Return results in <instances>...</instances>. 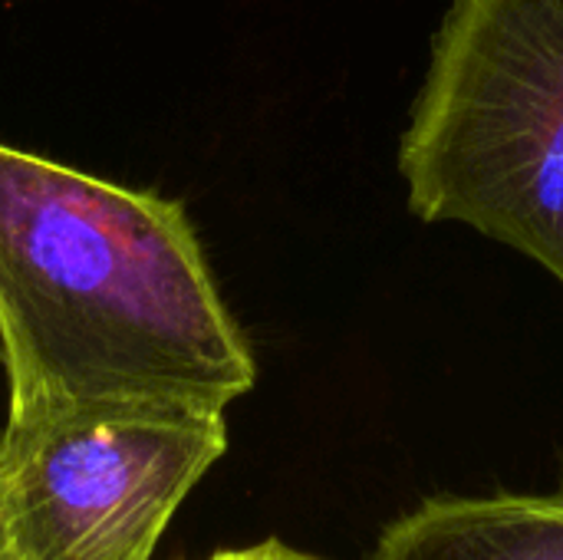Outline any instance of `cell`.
I'll return each mask as SVG.
<instances>
[{"label": "cell", "mask_w": 563, "mask_h": 560, "mask_svg": "<svg viewBox=\"0 0 563 560\" xmlns=\"http://www.w3.org/2000/svg\"><path fill=\"white\" fill-rule=\"evenodd\" d=\"M7 416L89 406L224 413L257 383L181 201L0 142Z\"/></svg>", "instance_id": "6da1fadb"}, {"label": "cell", "mask_w": 563, "mask_h": 560, "mask_svg": "<svg viewBox=\"0 0 563 560\" xmlns=\"http://www.w3.org/2000/svg\"><path fill=\"white\" fill-rule=\"evenodd\" d=\"M409 211L563 287V0H452L399 142Z\"/></svg>", "instance_id": "7a4b0ae2"}, {"label": "cell", "mask_w": 563, "mask_h": 560, "mask_svg": "<svg viewBox=\"0 0 563 560\" xmlns=\"http://www.w3.org/2000/svg\"><path fill=\"white\" fill-rule=\"evenodd\" d=\"M228 452L224 413L89 406L7 416L0 538L16 560H152Z\"/></svg>", "instance_id": "3957f363"}, {"label": "cell", "mask_w": 563, "mask_h": 560, "mask_svg": "<svg viewBox=\"0 0 563 560\" xmlns=\"http://www.w3.org/2000/svg\"><path fill=\"white\" fill-rule=\"evenodd\" d=\"M369 560H563V479L548 492L429 495L379 531Z\"/></svg>", "instance_id": "277c9868"}, {"label": "cell", "mask_w": 563, "mask_h": 560, "mask_svg": "<svg viewBox=\"0 0 563 560\" xmlns=\"http://www.w3.org/2000/svg\"><path fill=\"white\" fill-rule=\"evenodd\" d=\"M205 560H327L313 551L294 548L280 538H264L257 545H244V548H221Z\"/></svg>", "instance_id": "5b68a950"}, {"label": "cell", "mask_w": 563, "mask_h": 560, "mask_svg": "<svg viewBox=\"0 0 563 560\" xmlns=\"http://www.w3.org/2000/svg\"><path fill=\"white\" fill-rule=\"evenodd\" d=\"M0 560H16L13 554H10V548L3 545V538H0Z\"/></svg>", "instance_id": "8992f818"}]
</instances>
